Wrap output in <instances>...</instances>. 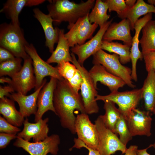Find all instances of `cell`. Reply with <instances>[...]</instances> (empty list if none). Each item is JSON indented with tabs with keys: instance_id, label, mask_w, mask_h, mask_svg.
Instances as JSON below:
<instances>
[{
	"instance_id": "6da1fadb",
	"label": "cell",
	"mask_w": 155,
	"mask_h": 155,
	"mask_svg": "<svg viewBox=\"0 0 155 155\" xmlns=\"http://www.w3.org/2000/svg\"><path fill=\"white\" fill-rule=\"evenodd\" d=\"M53 103L55 114L59 118L61 126L72 133H76L74 111L77 110L81 113H86L81 94L76 93L67 80H57Z\"/></svg>"
},
{
	"instance_id": "7a4b0ae2",
	"label": "cell",
	"mask_w": 155,
	"mask_h": 155,
	"mask_svg": "<svg viewBox=\"0 0 155 155\" xmlns=\"http://www.w3.org/2000/svg\"><path fill=\"white\" fill-rule=\"evenodd\" d=\"M47 9L49 15L55 25L63 22L68 23V28L80 18L90 13L94 7L95 0H88L76 3L68 0L49 1Z\"/></svg>"
},
{
	"instance_id": "3957f363",
	"label": "cell",
	"mask_w": 155,
	"mask_h": 155,
	"mask_svg": "<svg viewBox=\"0 0 155 155\" xmlns=\"http://www.w3.org/2000/svg\"><path fill=\"white\" fill-rule=\"evenodd\" d=\"M28 43L20 26L4 23L0 26V46L10 52L15 57L24 60L30 57L25 51Z\"/></svg>"
},
{
	"instance_id": "277c9868",
	"label": "cell",
	"mask_w": 155,
	"mask_h": 155,
	"mask_svg": "<svg viewBox=\"0 0 155 155\" xmlns=\"http://www.w3.org/2000/svg\"><path fill=\"white\" fill-rule=\"evenodd\" d=\"M93 56L94 64L102 65L108 72L122 79L129 87H136L131 78V69L121 63L118 55L110 54L100 49Z\"/></svg>"
},
{
	"instance_id": "5b68a950",
	"label": "cell",
	"mask_w": 155,
	"mask_h": 155,
	"mask_svg": "<svg viewBox=\"0 0 155 155\" xmlns=\"http://www.w3.org/2000/svg\"><path fill=\"white\" fill-rule=\"evenodd\" d=\"M71 54L73 59L72 63L76 67L82 77L80 89L86 113L89 115L97 113L99 108L96 98L98 95V88L95 86L89 71L79 63L75 54L72 53Z\"/></svg>"
},
{
	"instance_id": "8992f818",
	"label": "cell",
	"mask_w": 155,
	"mask_h": 155,
	"mask_svg": "<svg viewBox=\"0 0 155 155\" xmlns=\"http://www.w3.org/2000/svg\"><path fill=\"white\" fill-rule=\"evenodd\" d=\"M99 135L97 150L101 155H111L117 151L124 154L127 148L120 141L117 135L105 126L101 115L95 121Z\"/></svg>"
},
{
	"instance_id": "52a82bcc",
	"label": "cell",
	"mask_w": 155,
	"mask_h": 155,
	"mask_svg": "<svg viewBox=\"0 0 155 155\" xmlns=\"http://www.w3.org/2000/svg\"><path fill=\"white\" fill-rule=\"evenodd\" d=\"M142 98V90L141 88L122 92L117 91L106 95L98 94L96 100L103 101L108 100L113 102L117 105L119 109L125 116L136 108Z\"/></svg>"
},
{
	"instance_id": "ba28073f",
	"label": "cell",
	"mask_w": 155,
	"mask_h": 155,
	"mask_svg": "<svg viewBox=\"0 0 155 155\" xmlns=\"http://www.w3.org/2000/svg\"><path fill=\"white\" fill-rule=\"evenodd\" d=\"M60 142L59 136L54 134L38 142H30L17 137L13 145L22 148L30 155H47L49 153L56 155L59 151Z\"/></svg>"
},
{
	"instance_id": "9c48e42d",
	"label": "cell",
	"mask_w": 155,
	"mask_h": 155,
	"mask_svg": "<svg viewBox=\"0 0 155 155\" xmlns=\"http://www.w3.org/2000/svg\"><path fill=\"white\" fill-rule=\"evenodd\" d=\"M26 52L32 59V65L36 79L35 90L42 84L44 78L50 76L58 80L63 79L54 67L42 59L38 54L34 45L28 43L25 46Z\"/></svg>"
},
{
	"instance_id": "30bf717a",
	"label": "cell",
	"mask_w": 155,
	"mask_h": 155,
	"mask_svg": "<svg viewBox=\"0 0 155 155\" xmlns=\"http://www.w3.org/2000/svg\"><path fill=\"white\" fill-rule=\"evenodd\" d=\"M88 14L79 18L68 28L69 31L65 34L70 47L83 44L86 40L93 37V34L98 26L90 22Z\"/></svg>"
},
{
	"instance_id": "8fae6325",
	"label": "cell",
	"mask_w": 155,
	"mask_h": 155,
	"mask_svg": "<svg viewBox=\"0 0 155 155\" xmlns=\"http://www.w3.org/2000/svg\"><path fill=\"white\" fill-rule=\"evenodd\" d=\"M86 113H81L76 117L75 128L78 139L88 147L97 150L99 135L95 125L92 123Z\"/></svg>"
},
{
	"instance_id": "7c38bea8",
	"label": "cell",
	"mask_w": 155,
	"mask_h": 155,
	"mask_svg": "<svg viewBox=\"0 0 155 155\" xmlns=\"http://www.w3.org/2000/svg\"><path fill=\"white\" fill-rule=\"evenodd\" d=\"M150 112L136 108L124 116L133 137L136 135L150 136L152 119Z\"/></svg>"
},
{
	"instance_id": "4fadbf2b",
	"label": "cell",
	"mask_w": 155,
	"mask_h": 155,
	"mask_svg": "<svg viewBox=\"0 0 155 155\" xmlns=\"http://www.w3.org/2000/svg\"><path fill=\"white\" fill-rule=\"evenodd\" d=\"M113 20L111 19L106 22L100 28L95 35L86 42L71 48V53L78 56V61L81 65L83 66L86 59L101 49L103 36Z\"/></svg>"
},
{
	"instance_id": "5bb4252c",
	"label": "cell",
	"mask_w": 155,
	"mask_h": 155,
	"mask_svg": "<svg viewBox=\"0 0 155 155\" xmlns=\"http://www.w3.org/2000/svg\"><path fill=\"white\" fill-rule=\"evenodd\" d=\"M9 84L16 92L26 95L32 88H35L36 79L32 59L30 57L24 60L20 71L11 78Z\"/></svg>"
},
{
	"instance_id": "9a60e30c",
	"label": "cell",
	"mask_w": 155,
	"mask_h": 155,
	"mask_svg": "<svg viewBox=\"0 0 155 155\" xmlns=\"http://www.w3.org/2000/svg\"><path fill=\"white\" fill-rule=\"evenodd\" d=\"M50 77V81L46 83L38 95L37 110L35 115V122L42 119L44 114L48 111H51L56 113L53 106V98L57 80L53 77Z\"/></svg>"
},
{
	"instance_id": "2e32d148",
	"label": "cell",
	"mask_w": 155,
	"mask_h": 155,
	"mask_svg": "<svg viewBox=\"0 0 155 155\" xmlns=\"http://www.w3.org/2000/svg\"><path fill=\"white\" fill-rule=\"evenodd\" d=\"M48 118L41 119L35 123H31L26 118L23 123L22 131L18 133L17 137L29 141L32 139L33 142L43 141L48 137L49 128L47 123Z\"/></svg>"
},
{
	"instance_id": "e0dca14e",
	"label": "cell",
	"mask_w": 155,
	"mask_h": 155,
	"mask_svg": "<svg viewBox=\"0 0 155 155\" xmlns=\"http://www.w3.org/2000/svg\"><path fill=\"white\" fill-rule=\"evenodd\" d=\"M95 86L97 88V83L100 82L107 86L111 92H114L126 85L121 78L108 72L102 65L94 64L89 71Z\"/></svg>"
},
{
	"instance_id": "ac0fdd59",
	"label": "cell",
	"mask_w": 155,
	"mask_h": 155,
	"mask_svg": "<svg viewBox=\"0 0 155 155\" xmlns=\"http://www.w3.org/2000/svg\"><path fill=\"white\" fill-rule=\"evenodd\" d=\"M46 81V79H44L40 86L29 95H24L18 92H13L10 94L9 97L18 103L19 107V111L24 118H27L32 115L36 114L37 110L38 95Z\"/></svg>"
},
{
	"instance_id": "d6986e66",
	"label": "cell",
	"mask_w": 155,
	"mask_h": 155,
	"mask_svg": "<svg viewBox=\"0 0 155 155\" xmlns=\"http://www.w3.org/2000/svg\"><path fill=\"white\" fill-rule=\"evenodd\" d=\"M130 23L127 19L119 23H111L105 32L103 40L112 42L113 40L122 41L124 44L131 47L133 37L131 33Z\"/></svg>"
},
{
	"instance_id": "ffe728a7",
	"label": "cell",
	"mask_w": 155,
	"mask_h": 155,
	"mask_svg": "<svg viewBox=\"0 0 155 155\" xmlns=\"http://www.w3.org/2000/svg\"><path fill=\"white\" fill-rule=\"evenodd\" d=\"M152 13H148L143 17L139 19L135 24V32L133 37L131 46L130 49V58L132 63L131 78L132 80L137 82V77L136 71V64L138 60H142L143 55L139 50V36L143 27L148 21L152 19Z\"/></svg>"
},
{
	"instance_id": "44dd1931",
	"label": "cell",
	"mask_w": 155,
	"mask_h": 155,
	"mask_svg": "<svg viewBox=\"0 0 155 155\" xmlns=\"http://www.w3.org/2000/svg\"><path fill=\"white\" fill-rule=\"evenodd\" d=\"M34 17L38 20L43 30L46 39L45 45L49 48L50 53L54 51L55 43L59 40V28L53 26V20L49 14L43 13L38 8L33 9Z\"/></svg>"
},
{
	"instance_id": "7402d4cb",
	"label": "cell",
	"mask_w": 155,
	"mask_h": 155,
	"mask_svg": "<svg viewBox=\"0 0 155 155\" xmlns=\"http://www.w3.org/2000/svg\"><path fill=\"white\" fill-rule=\"evenodd\" d=\"M150 13H155V7L146 3L143 0H138L133 7L128 8L126 11L119 17L122 19H128L130 22L131 30L133 31L135 24L139 18Z\"/></svg>"
},
{
	"instance_id": "603a6c76",
	"label": "cell",
	"mask_w": 155,
	"mask_h": 155,
	"mask_svg": "<svg viewBox=\"0 0 155 155\" xmlns=\"http://www.w3.org/2000/svg\"><path fill=\"white\" fill-rule=\"evenodd\" d=\"M58 32L59 40L57 46L46 62L49 64L57 63V64L63 61L72 63V58L69 53L70 47L65 36L64 30L59 28Z\"/></svg>"
},
{
	"instance_id": "cb8c5ba5",
	"label": "cell",
	"mask_w": 155,
	"mask_h": 155,
	"mask_svg": "<svg viewBox=\"0 0 155 155\" xmlns=\"http://www.w3.org/2000/svg\"><path fill=\"white\" fill-rule=\"evenodd\" d=\"M0 113L9 123L17 127H21L25 119L19 111L16 108L14 101L7 97L0 99Z\"/></svg>"
},
{
	"instance_id": "d4e9b609",
	"label": "cell",
	"mask_w": 155,
	"mask_h": 155,
	"mask_svg": "<svg viewBox=\"0 0 155 155\" xmlns=\"http://www.w3.org/2000/svg\"><path fill=\"white\" fill-rule=\"evenodd\" d=\"M141 88L145 108L147 111L152 112L155 106V72L153 69L148 71Z\"/></svg>"
},
{
	"instance_id": "484cf974",
	"label": "cell",
	"mask_w": 155,
	"mask_h": 155,
	"mask_svg": "<svg viewBox=\"0 0 155 155\" xmlns=\"http://www.w3.org/2000/svg\"><path fill=\"white\" fill-rule=\"evenodd\" d=\"M142 35L139 40L143 55L155 51V21L151 20L147 23L142 30Z\"/></svg>"
},
{
	"instance_id": "4316f807",
	"label": "cell",
	"mask_w": 155,
	"mask_h": 155,
	"mask_svg": "<svg viewBox=\"0 0 155 155\" xmlns=\"http://www.w3.org/2000/svg\"><path fill=\"white\" fill-rule=\"evenodd\" d=\"M27 1L28 0H8L4 4L0 12L4 13L12 24L20 26L19 16Z\"/></svg>"
},
{
	"instance_id": "83f0119b",
	"label": "cell",
	"mask_w": 155,
	"mask_h": 155,
	"mask_svg": "<svg viewBox=\"0 0 155 155\" xmlns=\"http://www.w3.org/2000/svg\"><path fill=\"white\" fill-rule=\"evenodd\" d=\"M131 47L118 42H108L102 40L101 49L113 53L118 55L119 61L122 64L131 61L130 49Z\"/></svg>"
},
{
	"instance_id": "f1b7e54d",
	"label": "cell",
	"mask_w": 155,
	"mask_h": 155,
	"mask_svg": "<svg viewBox=\"0 0 155 155\" xmlns=\"http://www.w3.org/2000/svg\"><path fill=\"white\" fill-rule=\"evenodd\" d=\"M108 7L106 3L101 0H96L90 13L88 15L90 22L96 23L100 28L108 21L111 16L107 14Z\"/></svg>"
},
{
	"instance_id": "f546056e",
	"label": "cell",
	"mask_w": 155,
	"mask_h": 155,
	"mask_svg": "<svg viewBox=\"0 0 155 155\" xmlns=\"http://www.w3.org/2000/svg\"><path fill=\"white\" fill-rule=\"evenodd\" d=\"M103 101L105 113L104 115H100L105 126L114 133L116 124L122 113L113 102L108 100Z\"/></svg>"
},
{
	"instance_id": "4dcf8cb0",
	"label": "cell",
	"mask_w": 155,
	"mask_h": 155,
	"mask_svg": "<svg viewBox=\"0 0 155 155\" xmlns=\"http://www.w3.org/2000/svg\"><path fill=\"white\" fill-rule=\"evenodd\" d=\"M22 59L15 57L14 58L0 63V76L8 75L11 78L21 69Z\"/></svg>"
},
{
	"instance_id": "1f68e13d",
	"label": "cell",
	"mask_w": 155,
	"mask_h": 155,
	"mask_svg": "<svg viewBox=\"0 0 155 155\" xmlns=\"http://www.w3.org/2000/svg\"><path fill=\"white\" fill-rule=\"evenodd\" d=\"M114 133L119 134V139L122 143L126 146L133 136L130 131L126 121L123 114L116 124Z\"/></svg>"
},
{
	"instance_id": "d6a6232c",
	"label": "cell",
	"mask_w": 155,
	"mask_h": 155,
	"mask_svg": "<svg viewBox=\"0 0 155 155\" xmlns=\"http://www.w3.org/2000/svg\"><path fill=\"white\" fill-rule=\"evenodd\" d=\"M60 76L68 81L74 76L78 69L73 64L68 61H63L56 67Z\"/></svg>"
},
{
	"instance_id": "836d02e7",
	"label": "cell",
	"mask_w": 155,
	"mask_h": 155,
	"mask_svg": "<svg viewBox=\"0 0 155 155\" xmlns=\"http://www.w3.org/2000/svg\"><path fill=\"white\" fill-rule=\"evenodd\" d=\"M104 1L108 6V12L115 11L118 17L126 11L128 8L124 0H106Z\"/></svg>"
},
{
	"instance_id": "e575fe53",
	"label": "cell",
	"mask_w": 155,
	"mask_h": 155,
	"mask_svg": "<svg viewBox=\"0 0 155 155\" xmlns=\"http://www.w3.org/2000/svg\"><path fill=\"white\" fill-rule=\"evenodd\" d=\"M21 129L8 122L4 118L0 116V132L16 135Z\"/></svg>"
},
{
	"instance_id": "d590c367",
	"label": "cell",
	"mask_w": 155,
	"mask_h": 155,
	"mask_svg": "<svg viewBox=\"0 0 155 155\" xmlns=\"http://www.w3.org/2000/svg\"><path fill=\"white\" fill-rule=\"evenodd\" d=\"M143 55L147 71L152 69L155 72V51L150 52Z\"/></svg>"
},
{
	"instance_id": "8d00e7d4",
	"label": "cell",
	"mask_w": 155,
	"mask_h": 155,
	"mask_svg": "<svg viewBox=\"0 0 155 155\" xmlns=\"http://www.w3.org/2000/svg\"><path fill=\"white\" fill-rule=\"evenodd\" d=\"M68 81L74 90L78 93L82 82V78L78 69L73 77Z\"/></svg>"
},
{
	"instance_id": "74e56055",
	"label": "cell",
	"mask_w": 155,
	"mask_h": 155,
	"mask_svg": "<svg viewBox=\"0 0 155 155\" xmlns=\"http://www.w3.org/2000/svg\"><path fill=\"white\" fill-rule=\"evenodd\" d=\"M17 135H16L4 133H0V149L6 148L12 140L16 138Z\"/></svg>"
},
{
	"instance_id": "f35d334b",
	"label": "cell",
	"mask_w": 155,
	"mask_h": 155,
	"mask_svg": "<svg viewBox=\"0 0 155 155\" xmlns=\"http://www.w3.org/2000/svg\"><path fill=\"white\" fill-rule=\"evenodd\" d=\"M74 144L71 149L75 148L80 149L82 148H85L89 151L88 155H101L99 151L87 146L82 141L78 138H74Z\"/></svg>"
},
{
	"instance_id": "ab89813d",
	"label": "cell",
	"mask_w": 155,
	"mask_h": 155,
	"mask_svg": "<svg viewBox=\"0 0 155 155\" xmlns=\"http://www.w3.org/2000/svg\"><path fill=\"white\" fill-rule=\"evenodd\" d=\"M14 55L7 49L0 47V63L5 61L14 58Z\"/></svg>"
},
{
	"instance_id": "60d3db41",
	"label": "cell",
	"mask_w": 155,
	"mask_h": 155,
	"mask_svg": "<svg viewBox=\"0 0 155 155\" xmlns=\"http://www.w3.org/2000/svg\"><path fill=\"white\" fill-rule=\"evenodd\" d=\"M15 90L10 85L0 86V98L1 99L5 97H9L10 94L14 92Z\"/></svg>"
},
{
	"instance_id": "b9f144b4",
	"label": "cell",
	"mask_w": 155,
	"mask_h": 155,
	"mask_svg": "<svg viewBox=\"0 0 155 155\" xmlns=\"http://www.w3.org/2000/svg\"><path fill=\"white\" fill-rule=\"evenodd\" d=\"M138 148L136 145L130 146L128 148H127L124 155H137Z\"/></svg>"
},
{
	"instance_id": "7bdbcfd3",
	"label": "cell",
	"mask_w": 155,
	"mask_h": 155,
	"mask_svg": "<svg viewBox=\"0 0 155 155\" xmlns=\"http://www.w3.org/2000/svg\"><path fill=\"white\" fill-rule=\"evenodd\" d=\"M45 1L43 0H28L26 6L31 7L38 5Z\"/></svg>"
},
{
	"instance_id": "ee69618b",
	"label": "cell",
	"mask_w": 155,
	"mask_h": 155,
	"mask_svg": "<svg viewBox=\"0 0 155 155\" xmlns=\"http://www.w3.org/2000/svg\"><path fill=\"white\" fill-rule=\"evenodd\" d=\"M151 147L150 146L148 148L142 149H138L137 152V155H151L147 152V149Z\"/></svg>"
},
{
	"instance_id": "f6af8a7d",
	"label": "cell",
	"mask_w": 155,
	"mask_h": 155,
	"mask_svg": "<svg viewBox=\"0 0 155 155\" xmlns=\"http://www.w3.org/2000/svg\"><path fill=\"white\" fill-rule=\"evenodd\" d=\"M137 1L135 0H126L125 2L126 5L128 8H130L133 7L135 5Z\"/></svg>"
},
{
	"instance_id": "bcb514c9",
	"label": "cell",
	"mask_w": 155,
	"mask_h": 155,
	"mask_svg": "<svg viewBox=\"0 0 155 155\" xmlns=\"http://www.w3.org/2000/svg\"><path fill=\"white\" fill-rule=\"evenodd\" d=\"M11 79L7 77H1L0 78V82L1 84L7 83L9 84L11 82Z\"/></svg>"
},
{
	"instance_id": "7dc6e473",
	"label": "cell",
	"mask_w": 155,
	"mask_h": 155,
	"mask_svg": "<svg viewBox=\"0 0 155 155\" xmlns=\"http://www.w3.org/2000/svg\"><path fill=\"white\" fill-rule=\"evenodd\" d=\"M148 3L155 7V0H148Z\"/></svg>"
},
{
	"instance_id": "c3c4849f",
	"label": "cell",
	"mask_w": 155,
	"mask_h": 155,
	"mask_svg": "<svg viewBox=\"0 0 155 155\" xmlns=\"http://www.w3.org/2000/svg\"><path fill=\"white\" fill-rule=\"evenodd\" d=\"M150 146L151 147H153L155 149V141L154 142V144H150Z\"/></svg>"
},
{
	"instance_id": "681fc988",
	"label": "cell",
	"mask_w": 155,
	"mask_h": 155,
	"mask_svg": "<svg viewBox=\"0 0 155 155\" xmlns=\"http://www.w3.org/2000/svg\"><path fill=\"white\" fill-rule=\"evenodd\" d=\"M152 112L155 115V106L153 110L152 111Z\"/></svg>"
},
{
	"instance_id": "f907efd6",
	"label": "cell",
	"mask_w": 155,
	"mask_h": 155,
	"mask_svg": "<svg viewBox=\"0 0 155 155\" xmlns=\"http://www.w3.org/2000/svg\"><path fill=\"white\" fill-rule=\"evenodd\" d=\"M154 20L155 21V20Z\"/></svg>"
}]
</instances>
